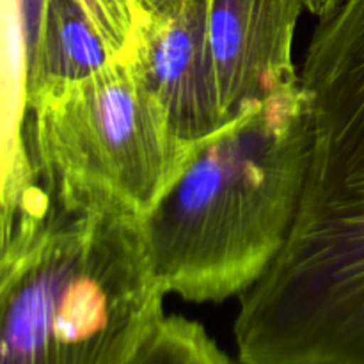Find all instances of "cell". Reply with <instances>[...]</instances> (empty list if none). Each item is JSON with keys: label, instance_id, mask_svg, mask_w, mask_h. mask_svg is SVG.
Returning <instances> with one entry per match:
<instances>
[{"label": "cell", "instance_id": "obj_5", "mask_svg": "<svg viewBox=\"0 0 364 364\" xmlns=\"http://www.w3.org/2000/svg\"><path fill=\"white\" fill-rule=\"evenodd\" d=\"M132 63L181 144L199 149L228 124L208 39V0L149 7Z\"/></svg>", "mask_w": 364, "mask_h": 364}, {"label": "cell", "instance_id": "obj_6", "mask_svg": "<svg viewBox=\"0 0 364 364\" xmlns=\"http://www.w3.org/2000/svg\"><path fill=\"white\" fill-rule=\"evenodd\" d=\"M302 0H208V39L226 123L301 82L294 38Z\"/></svg>", "mask_w": 364, "mask_h": 364}, {"label": "cell", "instance_id": "obj_8", "mask_svg": "<svg viewBox=\"0 0 364 364\" xmlns=\"http://www.w3.org/2000/svg\"><path fill=\"white\" fill-rule=\"evenodd\" d=\"M134 364H235L199 322L166 315Z\"/></svg>", "mask_w": 364, "mask_h": 364}, {"label": "cell", "instance_id": "obj_3", "mask_svg": "<svg viewBox=\"0 0 364 364\" xmlns=\"http://www.w3.org/2000/svg\"><path fill=\"white\" fill-rule=\"evenodd\" d=\"M309 151L301 82L206 141L146 217L153 263L167 294L203 304L255 287L290 237Z\"/></svg>", "mask_w": 364, "mask_h": 364}, {"label": "cell", "instance_id": "obj_7", "mask_svg": "<svg viewBox=\"0 0 364 364\" xmlns=\"http://www.w3.org/2000/svg\"><path fill=\"white\" fill-rule=\"evenodd\" d=\"M116 59L78 0H48L23 57L25 107L43 92L91 77Z\"/></svg>", "mask_w": 364, "mask_h": 364}, {"label": "cell", "instance_id": "obj_2", "mask_svg": "<svg viewBox=\"0 0 364 364\" xmlns=\"http://www.w3.org/2000/svg\"><path fill=\"white\" fill-rule=\"evenodd\" d=\"M166 295L144 217L31 167L2 183L0 364H134Z\"/></svg>", "mask_w": 364, "mask_h": 364}, {"label": "cell", "instance_id": "obj_4", "mask_svg": "<svg viewBox=\"0 0 364 364\" xmlns=\"http://www.w3.org/2000/svg\"><path fill=\"white\" fill-rule=\"evenodd\" d=\"M20 139L39 178L144 219L198 153L174 137L128 59L38 96Z\"/></svg>", "mask_w": 364, "mask_h": 364}, {"label": "cell", "instance_id": "obj_10", "mask_svg": "<svg viewBox=\"0 0 364 364\" xmlns=\"http://www.w3.org/2000/svg\"><path fill=\"white\" fill-rule=\"evenodd\" d=\"M302 2H304L306 11L315 14L320 20V18H326L329 14H333L343 0H302Z\"/></svg>", "mask_w": 364, "mask_h": 364}, {"label": "cell", "instance_id": "obj_1", "mask_svg": "<svg viewBox=\"0 0 364 364\" xmlns=\"http://www.w3.org/2000/svg\"><path fill=\"white\" fill-rule=\"evenodd\" d=\"M301 84L311 151L283 251L240 295V364H364V0L320 18Z\"/></svg>", "mask_w": 364, "mask_h": 364}, {"label": "cell", "instance_id": "obj_11", "mask_svg": "<svg viewBox=\"0 0 364 364\" xmlns=\"http://www.w3.org/2000/svg\"><path fill=\"white\" fill-rule=\"evenodd\" d=\"M142 2H144L148 7H151V6H155L156 2H160V0H142Z\"/></svg>", "mask_w": 364, "mask_h": 364}, {"label": "cell", "instance_id": "obj_9", "mask_svg": "<svg viewBox=\"0 0 364 364\" xmlns=\"http://www.w3.org/2000/svg\"><path fill=\"white\" fill-rule=\"evenodd\" d=\"M117 59H134L149 7L142 0H78Z\"/></svg>", "mask_w": 364, "mask_h": 364}]
</instances>
